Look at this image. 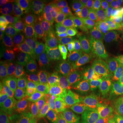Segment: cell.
Returning a JSON list of instances; mask_svg holds the SVG:
<instances>
[{
	"instance_id": "obj_23",
	"label": "cell",
	"mask_w": 123,
	"mask_h": 123,
	"mask_svg": "<svg viewBox=\"0 0 123 123\" xmlns=\"http://www.w3.org/2000/svg\"><path fill=\"white\" fill-rule=\"evenodd\" d=\"M101 122L93 108L92 101L90 99L87 104L80 110L76 123H101Z\"/></svg>"
},
{
	"instance_id": "obj_5",
	"label": "cell",
	"mask_w": 123,
	"mask_h": 123,
	"mask_svg": "<svg viewBox=\"0 0 123 123\" xmlns=\"http://www.w3.org/2000/svg\"><path fill=\"white\" fill-rule=\"evenodd\" d=\"M77 38L85 57L93 68L108 62L106 48L90 40L85 35L84 31L78 33Z\"/></svg>"
},
{
	"instance_id": "obj_27",
	"label": "cell",
	"mask_w": 123,
	"mask_h": 123,
	"mask_svg": "<svg viewBox=\"0 0 123 123\" xmlns=\"http://www.w3.org/2000/svg\"><path fill=\"white\" fill-rule=\"evenodd\" d=\"M30 1H21L16 0H1L0 1V11L1 13L7 11L9 9L13 8L17 5L28 4Z\"/></svg>"
},
{
	"instance_id": "obj_36",
	"label": "cell",
	"mask_w": 123,
	"mask_h": 123,
	"mask_svg": "<svg viewBox=\"0 0 123 123\" xmlns=\"http://www.w3.org/2000/svg\"><path fill=\"white\" fill-rule=\"evenodd\" d=\"M28 123L27 122H26V123Z\"/></svg>"
},
{
	"instance_id": "obj_8",
	"label": "cell",
	"mask_w": 123,
	"mask_h": 123,
	"mask_svg": "<svg viewBox=\"0 0 123 123\" xmlns=\"http://www.w3.org/2000/svg\"><path fill=\"white\" fill-rule=\"evenodd\" d=\"M48 68L52 76H61L73 79L75 73L65 51L51 49L47 62Z\"/></svg>"
},
{
	"instance_id": "obj_3",
	"label": "cell",
	"mask_w": 123,
	"mask_h": 123,
	"mask_svg": "<svg viewBox=\"0 0 123 123\" xmlns=\"http://www.w3.org/2000/svg\"><path fill=\"white\" fill-rule=\"evenodd\" d=\"M91 8L84 1H66L62 3V20L66 27L79 30L84 27Z\"/></svg>"
},
{
	"instance_id": "obj_35",
	"label": "cell",
	"mask_w": 123,
	"mask_h": 123,
	"mask_svg": "<svg viewBox=\"0 0 123 123\" xmlns=\"http://www.w3.org/2000/svg\"><path fill=\"white\" fill-rule=\"evenodd\" d=\"M121 18H122V21H123V17H122Z\"/></svg>"
},
{
	"instance_id": "obj_2",
	"label": "cell",
	"mask_w": 123,
	"mask_h": 123,
	"mask_svg": "<svg viewBox=\"0 0 123 123\" xmlns=\"http://www.w3.org/2000/svg\"><path fill=\"white\" fill-rule=\"evenodd\" d=\"M90 100L101 121L113 122L122 118L123 111L116 93L108 97H101L91 91Z\"/></svg>"
},
{
	"instance_id": "obj_1",
	"label": "cell",
	"mask_w": 123,
	"mask_h": 123,
	"mask_svg": "<svg viewBox=\"0 0 123 123\" xmlns=\"http://www.w3.org/2000/svg\"><path fill=\"white\" fill-rule=\"evenodd\" d=\"M33 106L23 97L8 94H3L1 97V115H6L14 123L27 122Z\"/></svg>"
},
{
	"instance_id": "obj_31",
	"label": "cell",
	"mask_w": 123,
	"mask_h": 123,
	"mask_svg": "<svg viewBox=\"0 0 123 123\" xmlns=\"http://www.w3.org/2000/svg\"><path fill=\"white\" fill-rule=\"evenodd\" d=\"M116 86L118 88L123 89V76H116Z\"/></svg>"
},
{
	"instance_id": "obj_19",
	"label": "cell",
	"mask_w": 123,
	"mask_h": 123,
	"mask_svg": "<svg viewBox=\"0 0 123 123\" xmlns=\"http://www.w3.org/2000/svg\"><path fill=\"white\" fill-rule=\"evenodd\" d=\"M49 84H51L68 103L75 87V83L73 79L66 77L52 76Z\"/></svg>"
},
{
	"instance_id": "obj_30",
	"label": "cell",
	"mask_w": 123,
	"mask_h": 123,
	"mask_svg": "<svg viewBox=\"0 0 123 123\" xmlns=\"http://www.w3.org/2000/svg\"><path fill=\"white\" fill-rule=\"evenodd\" d=\"M116 95L118 98L119 101L121 104V107L123 111V88H118L116 90Z\"/></svg>"
},
{
	"instance_id": "obj_13",
	"label": "cell",
	"mask_w": 123,
	"mask_h": 123,
	"mask_svg": "<svg viewBox=\"0 0 123 123\" xmlns=\"http://www.w3.org/2000/svg\"><path fill=\"white\" fill-rule=\"evenodd\" d=\"M52 75L49 70L42 66H37L25 75L27 84L31 93H36L49 83Z\"/></svg>"
},
{
	"instance_id": "obj_9",
	"label": "cell",
	"mask_w": 123,
	"mask_h": 123,
	"mask_svg": "<svg viewBox=\"0 0 123 123\" xmlns=\"http://www.w3.org/2000/svg\"><path fill=\"white\" fill-rule=\"evenodd\" d=\"M26 21V6L23 4L14 6L1 15V25L7 31L25 28Z\"/></svg>"
},
{
	"instance_id": "obj_37",
	"label": "cell",
	"mask_w": 123,
	"mask_h": 123,
	"mask_svg": "<svg viewBox=\"0 0 123 123\" xmlns=\"http://www.w3.org/2000/svg\"></svg>"
},
{
	"instance_id": "obj_21",
	"label": "cell",
	"mask_w": 123,
	"mask_h": 123,
	"mask_svg": "<svg viewBox=\"0 0 123 123\" xmlns=\"http://www.w3.org/2000/svg\"><path fill=\"white\" fill-rule=\"evenodd\" d=\"M110 10V7L107 3L99 5L92 9L88 14L84 27L88 25H102L105 21Z\"/></svg>"
},
{
	"instance_id": "obj_14",
	"label": "cell",
	"mask_w": 123,
	"mask_h": 123,
	"mask_svg": "<svg viewBox=\"0 0 123 123\" xmlns=\"http://www.w3.org/2000/svg\"><path fill=\"white\" fill-rule=\"evenodd\" d=\"M91 96V89L85 85L75 83L68 105L73 114V118L76 121L77 115L84 106L87 104Z\"/></svg>"
},
{
	"instance_id": "obj_12",
	"label": "cell",
	"mask_w": 123,
	"mask_h": 123,
	"mask_svg": "<svg viewBox=\"0 0 123 123\" xmlns=\"http://www.w3.org/2000/svg\"><path fill=\"white\" fill-rule=\"evenodd\" d=\"M48 41L51 49L66 51L75 44V37L71 31L66 27H57L49 33Z\"/></svg>"
},
{
	"instance_id": "obj_15",
	"label": "cell",
	"mask_w": 123,
	"mask_h": 123,
	"mask_svg": "<svg viewBox=\"0 0 123 123\" xmlns=\"http://www.w3.org/2000/svg\"><path fill=\"white\" fill-rule=\"evenodd\" d=\"M27 21L25 29L31 33L40 35L48 25L47 21L38 12V10L31 4L30 1L27 4Z\"/></svg>"
},
{
	"instance_id": "obj_24",
	"label": "cell",
	"mask_w": 123,
	"mask_h": 123,
	"mask_svg": "<svg viewBox=\"0 0 123 123\" xmlns=\"http://www.w3.org/2000/svg\"><path fill=\"white\" fill-rule=\"evenodd\" d=\"M122 22L123 21L121 17L116 15L111 12V10H110L107 17L105 21L102 25L104 32L108 39L110 40L111 37L114 35L119 24Z\"/></svg>"
},
{
	"instance_id": "obj_34",
	"label": "cell",
	"mask_w": 123,
	"mask_h": 123,
	"mask_svg": "<svg viewBox=\"0 0 123 123\" xmlns=\"http://www.w3.org/2000/svg\"><path fill=\"white\" fill-rule=\"evenodd\" d=\"M1 123H14L12 122V121H3V122H1Z\"/></svg>"
},
{
	"instance_id": "obj_7",
	"label": "cell",
	"mask_w": 123,
	"mask_h": 123,
	"mask_svg": "<svg viewBox=\"0 0 123 123\" xmlns=\"http://www.w3.org/2000/svg\"><path fill=\"white\" fill-rule=\"evenodd\" d=\"M66 53L73 68L75 75L85 77L91 84L94 68L89 63L78 43H75L66 51Z\"/></svg>"
},
{
	"instance_id": "obj_28",
	"label": "cell",
	"mask_w": 123,
	"mask_h": 123,
	"mask_svg": "<svg viewBox=\"0 0 123 123\" xmlns=\"http://www.w3.org/2000/svg\"><path fill=\"white\" fill-rule=\"evenodd\" d=\"M111 12L120 17H123V1H113L107 2Z\"/></svg>"
},
{
	"instance_id": "obj_25",
	"label": "cell",
	"mask_w": 123,
	"mask_h": 123,
	"mask_svg": "<svg viewBox=\"0 0 123 123\" xmlns=\"http://www.w3.org/2000/svg\"><path fill=\"white\" fill-rule=\"evenodd\" d=\"M111 66L113 68L123 67V48L118 47H113L110 49Z\"/></svg>"
},
{
	"instance_id": "obj_22",
	"label": "cell",
	"mask_w": 123,
	"mask_h": 123,
	"mask_svg": "<svg viewBox=\"0 0 123 123\" xmlns=\"http://www.w3.org/2000/svg\"><path fill=\"white\" fill-rule=\"evenodd\" d=\"M84 34L90 40L106 48L110 40L107 38L102 25H88L84 27Z\"/></svg>"
},
{
	"instance_id": "obj_17",
	"label": "cell",
	"mask_w": 123,
	"mask_h": 123,
	"mask_svg": "<svg viewBox=\"0 0 123 123\" xmlns=\"http://www.w3.org/2000/svg\"><path fill=\"white\" fill-rule=\"evenodd\" d=\"M9 64L12 69L21 72L25 76L35 67L39 66L31 59L23 49H18L14 52Z\"/></svg>"
},
{
	"instance_id": "obj_10",
	"label": "cell",
	"mask_w": 123,
	"mask_h": 123,
	"mask_svg": "<svg viewBox=\"0 0 123 123\" xmlns=\"http://www.w3.org/2000/svg\"><path fill=\"white\" fill-rule=\"evenodd\" d=\"M30 3L38 10L50 26L57 25L62 19V3L57 0H34Z\"/></svg>"
},
{
	"instance_id": "obj_20",
	"label": "cell",
	"mask_w": 123,
	"mask_h": 123,
	"mask_svg": "<svg viewBox=\"0 0 123 123\" xmlns=\"http://www.w3.org/2000/svg\"><path fill=\"white\" fill-rule=\"evenodd\" d=\"M11 36L14 42L16 43L18 47L26 49L34 44L36 41L42 39L40 35H37L31 32H26L21 30L8 31Z\"/></svg>"
},
{
	"instance_id": "obj_18",
	"label": "cell",
	"mask_w": 123,
	"mask_h": 123,
	"mask_svg": "<svg viewBox=\"0 0 123 123\" xmlns=\"http://www.w3.org/2000/svg\"><path fill=\"white\" fill-rule=\"evenodd\" d=\"M23 49L33 61L38 65H40V64L47 62L52 49L49 43L40 39L30 47Z\"/></svg>"
},
{
	"instance_id": "obj_4",
	"label": "cell",
	"mask_w": 123,
	"mask_h": 123,
	"mask_svg": "<svg viewBox=\"0 0 123 123\" xmlns=\"http://www.w3.org/2000/svg\"><path fill=\"white\" fill-rule=\"evenodd\" d=\"M91 91L101 97H108L116 93V81L109 62L94 68L91 80Z\"/></svg>"
},
{
	"instance_id": "obj_16",
	"label": "cell",
	"mask_w": 123,
	"mask_h": 123,
	"mask_svg": "<svg viewBox=\"0 0 123 123\" xmlns=\"http://www.w3.org/2000/svg\"><path fill=\"white\" fill-rule=\"evenodd\" d=\"M60 110L41 103L36 107L33 115V123H57L62 118Z\"/></svg>"
},
{
	"instance_id": "obj_11",
	"label": "cell",
	"mask_w": 123,
	"mask_h": 123,
	"mask_svg": "<svg viewBox=\"0 0 123 123\" xmlns=\"http://www.w3.org/2000/svg\"><path fill=\"white\" fill-rule=\"evenodd\" d=\"M4 79L6 88L14 95L26 97L31 93L27 84L25 76L18 70L12 69L10 64Z\"/></svg>"
},
{
	"instance_id": "obj_32",
	"label": "cell",
	"mask_w": 123,
	"mask_h": 123,
	"mask_svg": "<svg viewBox=\"0 0 123 123\" xmlns=\"http://www.w3.org/2000/svg\"><path fill=\"white\" fill-rule=\"evenodd\" d=\"M115 73L118 76H123V67L122 68H114Z\"/></svg>"
},
{
	"instance_id": "obj_33",
	"label": "cell",
	"mask_w": 123,
	"mask_h": 123,
	"mask_svg": "<svg viewBox=\"0 0 123 123\" xmlns=\"http://www.w3.org/2000/svg\"><path fill=\"white\" fill-rule=\"evenodd\" d=\"M57 123H71L70 122V120L68 119H67L66 118H65L64 116H62V118L60 119V120Z\"/></svg>"
},
{
	"instance_id": "obj_29",
	"label": "cell",
	"mask_w": 123,
	"mask_h": 123,
	"mask_svg": "<svg viewBox=\"0 0 123 123\" xmlns=\"http://www.w3.org/2000/svg\"><path fill=\"white\" fill-rule=\"evenodd\" d=\"M0 44L11 46L15 49L18 47L17 45L12 38L10 33L7 30L1 31L0 33Z\"/></svg>"
},
{
	"instance_id": "obj_6",
	"label": "cell",
	"mask_w": 123,
	"mask_h": 123,
	"mask_svg": "<svg viewBox=\"0 0 123 123\" xmlns=\"http://www.w3.org/2000/svg\"><path fill=\"white\" fill-rule=\"evenodd\" d=\"M36 97L41 103L58 109L69 120L73 118V114L68 103L51 84H48L36 93Z\"/></svg>"
},
{
	"instance_id": "obj_26",
	"label": "cell",
	"mask_w": 123,
	"mask_h": 123,
	"mask_svg": "<svg viewBox=\"0 0 123 123\" xmlns=\"http://www.w3.org/2000/svg\"><path fill=\"white\" fill-rule=\"evenodd\" d=\"M110 43L114 47H123V23L119 24L114 35L110 39Z\"/></svg>"
}]
</instances>
